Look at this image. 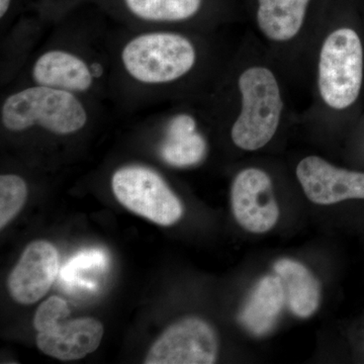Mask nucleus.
Here are the masks:
<instances>
[{
  "instance_id": "7",
  "label": "nucleus",
  "mask_w": 364,
  "mask_h": 364,
  "mask_svg": "<svg viewBox=\"0 0 364 364\" xmlns=\"http://www.w3.org/2000/svg\"><path fill=\"white\" fill-rule=\"evenodd\" d=\"M219 342L215 330L200 318H186L167 328L151 347L146 364H212Z\"/></svg>"
},
{
  "instance_id": "8",
  "label": "nucleus",
  "mask_w": 364,
  "mask_h": 364,
  "mask_svg": "<svg viewBox=\"0 0 364 364\" xmlns=\"http://www.w3.org/2000/svg\"><path fill=\"white\" fill-rule=\"evenodd\" d=\"M231 200L237 222L251 233H267L279 221V208L272 179L263 170L247 168L239 172L232 186Z\"/></svg>"
},
{
  "instance_id": "16",
  "label": "nucleus",
  "mask_w": 364,
  "mask_h": 364,
  "mask_svg": "<svg viewBox=\"0 0 364 364\" xmlns=\"http://www.w3.org/2000/svg\"><path fill=\"white\" fill-rule=\"evenodd\" d=\"M310 0H258L257 21L268 39L284 42L298 35Z\"/></svg>"
},
{
  "instance_id": "17",
  "label": "nucleus",
  "mask_w": 364,
  "mask_h": 364,
  "mask_svg": "<svg viewBox=\"0 0 364 364\" xmlns=\"http://www.w3.org/2000/svg\"><path fill=\"white\" fill-rule=\"evenodd\" d=\"M28 198L26 182L16 174L0 176V227L4 228L21 212Z\"/></svg>"
},
{
  "instance_id": "1",
  "label": "nucleus",
  "mask_w": 364,
  "mask_h": 364,
  "mask_svg": "<svg viewBox=\"0 0 364 364\" xmlns=\"http://www.w3.org/2000/svg\"><path fill=\"white\" fill-rule=\"evenodd\" d=\"M90 117L80 95L33 83L9 93L0 105L2 128L14 134L42 130L71 136L85 129Z\"/></svg>"
},
{
  "instance_id": "12",
  "label": "nucleus",
  "mask_w": 364,
  "mask_h": 364,
  "mask_svg": "<svg viewBox=\"0 0 364 364\" xmlns=\"http://www.w3.org/2000/svg\"><path fill=\"white\" fill-rule=\"evenodd\" d=\"M158 152L163 161L171 166H193L205 157L207 142L196 130V122L193 117L176 114L165 126Z\"/></svg>"
},
{
  "instance_id": "10",
  "label": "nucleus",
  "mask_w": 364,
  "mask_h": 364,
  "mask_svg": "<svg viewBox=\"0 0 364 364\" xmlns=\"http://www.w3.org/2000/svg\"><path fill=\"white\" fill-rule=\"evenodd\" d=\"M58 267V252L55 246L47 241L33 242L9 275L11 296L23 305L40 301L51 289Z\"/></svg>"
},
{
  "instance_id": "3",
  "label": "nucleus",
  "mask_w": 364,
  "mask_h": 364,
  "mask_svg": "<svg viewBox=\"0 0 364 364\" xmlns=\"http://www.w3.org/2000/svg\"><path fill=\"white\" fill-rule=\"evenodd\" d=\"M238 86L242 107L232 127V140L242 150H259L279 128L284 107L279 82L269 69L257 66L241 74Z\"/></svg>"
},
{
  "instance_id": "2",
  "label": "nucleus",
  "mask_w": 364,
  "mask_h": 364,
  "mask_svg": "<svg viewBox=\"0 0 364 364\" xmlns=\"http://www.w3.org/2000/svg\"><path fill=\"white\" fill-rule=\"evenodd\" d=\"M198 61L193 43L181 33L150 28L128 38L119 63L132 82L144 87L171 85L188 75Z\"/></svg>"
},
{
  "instance_id": "15",
  "label": "nucleus",
  "mask_w": 364,
  "mask_h": 364,
  "mask_svg": "<svg viewBox=\"0 0 364 364\" xmlns=\"http://www.w3.org/2000/svg\"><path fill=\"white\" fill-rule=\"evenodd\" d=\"M127 18L160 28L195 18L203 6V0H112Z\"/></svg>"
},
{
  "instance_id": "11",
  "label": "nucleus",
  "mask_w": 364,
  "mask_h": 364,
  "mask_svg": "<svg viewBox=\"0 0 364 364\" xmlns=\"http://www.w3.org/2000/svg\"><path fill=\"white\" fill-rule=\"evenodd\" d=\"M104 336V326L97 318H80L61 323L54 329L38 333L43 353L60 360H77L97 350Z\"/></svg>"
},
{
  "instance_id": "18",
  "label": "nucleus",
  "mask_w": 364,
  "mask_h": 364,
  "mask_svg": "<svg viewBox=\"0 0 364 364\" xmlns=\"http://www.w3.org/2000/svg\"><path fill=\"white\" fill-rule=\"evenodd\" d=\"M70 315L66 301L59 296H51L38 309L33 318V326L38 333L47 332L61 324Z\"/></svg>"
},
{
  "instance_id": "9",
  "label": "nucleus",
  "mask_w": 364,
  "mask_h": 364,
  "mask_svg": "<svg viewBox=\"0 0 364 364\" xmlns=\"http://www.w3.org/2000/svg\"><path fill=\"white\" fill-rule=\"evenodd\" d=\"M296 176L309 200L333 205L346 200H364V173L338 168L318 156L304 158Z\"/></svg>"
},
{
  "instance_id": "20",
  "label": "nucleus",
  "mask_w": 364,
  "mask_h": 364,
  "mask_svg": "<svg viewBox=\"0 0 364 364\" xmlns=\"http://www.w3.org/2000/svg\"><path fill=\"white\" fill-rule=\"evenodd\" d=\"M48 1L58 2V1H67V0H48Z\"/></svg>"
},
{
  "instance_id": "4",
  "label": "nucleus",
  "mask_w": 364,
  "mask_h": 364,
  "mask_svg": "<svg viewBox=\"0 0 364 364\" xmlns=\"http://www.w3.org/2000/svg\"><path fill=\"white\" fill-rule=\"evenodd\" d=\"M363 52L358 33L342 28L328 36L318 60V90L326 105L344 109L358 100L363 85Z\"/></svg>"
},
{
  "instance_id": "5",
  "label": "nucleus",
  "mask_w": 364,
  "mask_h": 364,
  "mask_svg": "<svg viewBox=\"0 0 364 364\" xmlns=\"http://www.w3.org/2000/svg\"><path fill=\"white\" fill-rule=\"evenodd\" d=\"M112 188L124 207L161 226L181 219L183 207L166 181L143 165L121 167L112 177Z\"/></svg>"
},
{
  "instance_id": "13",
  "label": "nucleus",
  "mask_w": 364,
  "mask_h": 364,
  "mask_svg": "<svg viewBox=\"0 0 364 364\" xmlns=\"http://www.w3.org/2000/svg\"><path fill=\"white\" fill-rule=\"evenodd\" d=\"M284 304L286 293L279 277H262L242 311L241 323L254 335L267 334L274 327Z\"/></svg>"
},
{
  "instance_id": "19",
  "label": "nucleus",
  "mask_w": 364,
  "mask_h": 364,
  "mask_svg": "<svg viewBox=\"0 0 364 364\" xmlns=\"http://www.w3.org/2000/svg\"><path fill=\"white\" fill-rule=\"evenodd\" d=\"M14 0H0V18L6 20L9 14L13 11Z\"/></svg>"
},
{
  "instance_id": "14",
  "label": "nucleus",
  "mask_w": 364,
  "mask_h": 364,
  "mask_svg": "<svg viewBox=\"0 0 364 364\" xmlns=\"http://www.w3.org/2000/svg\"><path fill=\"white\" fill-rule=\"evenodd\" d=\"M284 284L287 306L299 318H309L320 305L321 286L312 272L293 259H280L273 267Z\"/></svg>"
},
{
  "instance_id": "6",
  "label": "nucleus",
  "mask_w": 364,
  "mask_h": 364,
  "mask_svg": "<svg viewBox=\"0 0 364 364\" xmlns=\"http://www.w3.org/2000/svg\"><path fill=\"white\" fill-rule=\"evenodd\" d=\"M102 69L73 48L54 47L45 50L33 60L31 83L57 88L80 95L92 92L102 80Z\"/></svg>"
}]
</instances>
